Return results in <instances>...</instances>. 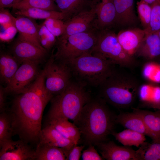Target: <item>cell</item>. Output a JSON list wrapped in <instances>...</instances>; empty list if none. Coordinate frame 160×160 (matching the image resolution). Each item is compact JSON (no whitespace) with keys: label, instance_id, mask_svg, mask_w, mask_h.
I'll return each mask as SVG.
<instances>
[{"label":"cell","instance_id":"1","mask_svg":"<svg viewBox=\"0 0 160 160\" xmlns=\"http://www.w3.org/2000/svg\"><path fill=\"white\" fill-rule=\"evenodd\" d=\"M44 76V69L23 92L16 95L8 111L14 135H17L29 144L36 145L42 129L43 111L54 96L45 88Z\"/></svg>","mask_w":160,"mask_h":160},{"label":"cell","instance_id":"2","mask_svg":"<svg viewBox=\"0 0 160 160\" xmlns=\"http://www.w3.org/2000/svg\"><path fill=\"white\" fill-rule=\"evenodd\" d=\"M100 97L92 98L84 106L74 123L79 129L85 143L95 145L107 140L113 131L116 115L109 108Z\"/></svg>","mask_w":160,"mask_h":160},{"label":"cell","instance_id":"3","mask_svg":"<svg viewBox=\"0 0 160 160\" xmlns=\"http://www.w3.org/2000/svg\"><path fill=\"white\" fill-rule=\"evenodd\" d=\"M140 85L134 76L115 68L99 86L100 97L117 108H127L135 102Z\"/></svg>","mask_w":160,"mask_h":160},{"label":"cell","instance_id":"4","mask_svg":"<svg viewBox=\"0 0 160 160\" xmlns=\"http://www.w3.org/2000/svg\"><path fill=\"white\" fill-rule=\"evenodd\" d=\"M76 81L86 86L99 87L115 68L114 64L105 57L89 52L65 63Z\"/></svg>","mask_w":160,"mask_h":160},{"label":"cell","instance_id":"5","mask_svg":"<svg viewBox=\"0 0 160 160\" xmlns=\"http://www.w3.org/2000/svg\"><path fill=\"white\" fill-rule=\"evenodd\" d=\"M85 87L77 81H71L63 92L51 100L47 120L64 118L75 122L84 106L91 98Z\"/></svg>","mask_w":160,"mask_h":160},{"label":"cell","instance_id":"6","mask_svg":"<svg viewBox=\"0 0 160 160\" xmlns=\"http://www.w3.org/2000/svg\"><path fill=\"white\" fill-rule=\"evenodd\" d=\"M89 52L107 59L123 68H132L137 64L134 57L123 49L117 35L109 28L98 29L96 42Z\"/></svg>","mask_w":160,"mask_h":160},{"label":"cell","instance_id":"7","mask_svg":"<svg viewBox=\"0 0 160 160\" xmlns=\"http://www.w3.org/2000/svg\"><path fill=\"white\" fill-rule=\"evenodd\" d=\"M98 29L96 27L63 39H57V50L54 54L55 59L65 63L89 52L96 42Z\"/></svg>","mask_w":160,"mask_h":160},{"label":"cell","instance_id":"8","mask_svg":"<svg viewBox=\"0 0 160 160\" xmlns=\"http://www.w3.org/2000/svg\"><path fill=\"white\" fill-rule=\"evenodd\" d=\"M44 84L47 90L55 96L63 92L71 81L72 74L65 63L55 59L52 53L44 68Z\"/></svg>","mask_w":160,"mask_h":160},{"label":"cell","instance_id":"9","mask_svg":"<svg viewBox=\"0 0 160 160\" xmlns=\"http://www.w3.org/2000/svg\"><path fill=\"white\" fill-rule=\"evenodd\" d=\"M39 63L30 61L23 62L10 82L4 87L6 93L17 95L23 92L38 75Z\"/></svg>","mask_w":160,"mask_h":160},{"label":"cell","instance_id":"10","mask_svg":"<svg viewBox=\"0 0 160 160\" xmlns=\"http://www.w3.org/2000/svg\"><path fill=\"white\" fill-rule=\"evenodd\" d=\"M96 18L95 9L93 7L89 10L80 13L65 21L64 32L57 39H63L71 35L97 28Z\"/></svg>","mask_w":160,"mask_h":160},{"label":"cell","instance_id":"11","mask_svg":"<svg viewBox=\"0 0 160 160\" xmlns=\"http://www.w3.org/2000/svg\"><path fill=\"white\" fill-rule=\"evenodd\" d=\"M0 148V160H35V150L20 139H12Z\"/></svg>","mask_w":160,"mask_h":160},{"label":"cell","instance_id":"12","mask_svg":"<svg viewBox=\"0 0 160 160\" xmlns=\"http://www.w3.org/2000/svg\"><path fill=\"white\" fill-rule=\"evenodd\" d=\"M97 147L104 159L107 160H139L137 151L129 146L118 145L112 141L100 142Z\"/></svg>","mask_w":160,"mask_h":160},{"label":"cell","instance_id":"13","mask_svg":"<svg viewBox=\"0 0 160 160\" xmlns=\"http://www.w3.org/2000/svg\"><path fill=\"white\" fill-rule=\"evenodd\" d=\"M47 51L30 42L18 39L11 49L12 55L20 63L25 61L39 63L44 59Z\"/></svg>","mask_w":160,"mask_h":160},{"label":"cell","instance_id":"14","mask_svg":"<svg viewBox=\"0 0 160 160\" xmlns=\"http://www.w3.org/2000/svg\"><path fill=\"white\" fill-rule=\"evenodd\" d=\"M97 28L103 30L116 25V12L113 0H93Z\"/></svg>","mask_w":160,"mask_h":160},{"label":"cell","instance_id":"15","mask_svg":"<svg viewBox=\"0 0 160 160\" xmlns=\"http://www.w3.org/2000/svg\"><path fill=\"white\" fill-rule=\"evenodd\" d=\"M147 34L145 29L135 28L121 30L117 35L119 42L125 51L133 57Z\"/></svg>","mask_w":160,"mask_h":160},{"label":"cell","instance_id":"16","mask_svg":"<svg viewBox=\"0 0 160 160\" xmlns=\"http://www.w3.org/2000/svg\"><path fill=\"white\" fill-rule=\"evenodd\" d=\"M15 25L19 34L18 39L45 49L41 46L39 41L38 32L40 25H37L32 19L18 16L16 17Z\"/></svg>","mask_w":160,"mask_h":160},{"label":"cell","instance_id":"17","mask_svg":"<svg viewBox=\"0 0 160 160\" xmlns=\"http://www.w3.org/2000/svg\"><path fill=\"white\" fill-rule=\"evenodd\" d=\"M38 143H46L62 148L64 151L66 157L69 152L76 145L72 141L64 137L53 126L48 124L42 129Z\"/></svg>","mask_w":160,"mask_h":160},{"label":"cell","instance_id":"18","mask_svg":"<svg viewBox=\"0 0 160 160\" xmlns=\"http://www.w3.org/2000/svg\"><path fill=\"white\" fill-rule=\"evenodd\" d=\"M116 12V25H135L137 19L134 10V0H113Z\"/></svg>","mask_w":160,"mask_h":160},{"label":"cell","instance_id":"19","mask_svg":"<svg viewBox=\"0 0 160 160\" xmlns=\"http://www.w3.org/2000/svg\"><path fill=\"white\" fill-rule=\"evenodd\" d=\"M149 61L160 56V38L158 32L147 33L135 54Z\"/></svg>","mask_w":160,"mask_h":160},{"label":"cell","instance_id":"20","mask_svg":"<svg viewBox=\"0 0 160 160\" xmlns=\"http://www.w3.org/2000/svg\"><path fill=\"white\" fill-rule=\"evenodd\" d=\"M47 124L53 126L64 137L77 145L81 134L78 128L74 123L64 118H57L47 120Z\"/></svg>","mask_w":160,"mask_h":160},{"label":"cell","instance_id":"21","mask_svg":"<svg viewBox=\"0 0 160 160\" xmlns=\"http://www.w3.org/2000/svg\"><path fill=\"white\" fill-rule=\"evenodd\" d=\"M116 122L127 129L140 132L151 137L143 119L133 111L132 112H121L116 115Z\"/></svg>","mask_w":160,"mask_h":160},{"label":"cell","instance_id":"22","mask_svg":"<svg viewBox=\"0 0 160 160\" xmlns=\"http://www.w3.org/2000/svg\"><path fill=\"white\" fill-rule=\"evenodd\" d=\"M54 1L59 11L67 15L68 19L81 12L91 9L93 4V0Z\"/></svg>","mask_w":160,"mask_h":160},{"label":"cell","instance_id":"23","mask_svg":"<svg viewBox=\"0 0 160 160\" xmlns=\"http://www.w3.org/2000/svg\"><path fill=\"white\" fill-rule=\"evenodd\" d=\"M142 119L152 140L160 138V110L152 111L139 109L133 111Z\"/></svg>","mask_w":160,"mask_h":160},{"label":"cell","instance_id":"24","mask_svg":"<svg viewBox=\"0 0 160 160\" xmlns=\"http://www.w3.org/2000/svg\"><path fill=\"white\" fill-rule=\"evenodd\" d=\"M35 160H65L66 157L61 148L46 143H38L35 150Z\"/></svg>","mask_w":160,"mask_h":160},{"label":"cell","instance_id":"25","mask_svg":"<svg viewBox=\"0 0 160 160\" xmlns=\"http://www.w3.org/2000/svg\"><path fill=\"white\" fill-rule=\"evenodd\" d=\"M19 63L12 55L2 53L0 56V76L1 81L7 85L19 68Z\"/></svg>","mask_w":160,"mask_h":160},{"label":"cell","instance_id":"26","mask_svg":"<svg viewBox=\"0 0 160 160\" xmlns=\"http://www.w3.org/2000/svg\"><path fill=\"white\" fill-rule=\"evenodd\" d=\"M15 14L17 16H25L31 19L46 20L49 18H54L65 21L69 19L67 15L60 11L38 8L17 10Z\"/></svg>","mask_w":160,"mask_h":160},{"label":"cell","instance_id":"27","mask_svg":"<svg viewBox=\"0 0 160 160\" xmlns=\"http://www.w3.org/2000/svg\"><path fill=\"white\" fill-rule=\"evenodd\" d=\"M111 135L115 137L116 140L125 146H134L138 147L143 144L146 140L145 135L128 129L119 132L113 131Z\"/></svg>","mask_w":160,"mask_h":160},{"label":"cell","instance_id":"28","mask_svg":"<svg viewBox=\"0 0 160 160\" xmlns=\"http://www.w3.org/2000/svg\"><path fill=\"white\" fill-rule=\"evenodd\" d=\"M12 8L17 10L34 8L60 11L54 0H22Z\"/></svg>","mask_w":160,"mask_h":160},{"label":"cell","instance_id":"29","mask_svg":"<svg viewBox=\"0 0 160 160\" xmlns=\"http://www.w3.org/2000/svg\"><path fill=\"white\" fill-rule=\"evenodd\" d=\"M14 135L12 123L7 110L0 113V147L6 142L12 139Z\"/></svg>","mask_w":160,"mask_h":160},{"label":"cell","instance_id":"30","mask_svg":"<svg viewBox=\"0 0 160 160\" xmlns=\"http://www.w3.org/2000/svg\"><path fill=\"white\" fill-rule=\"evenodd\" d=\"M38 34L41 46L47 50H50L56 45L57 41L56 37L48 29L43 23L40 25Z\"/></svg>","mask_w":160,"mask_h":160},{"label":"cell","instance_id":"31","mask_svg":"<svg viewBox=\"0 0 160 160\" xmlns=\"http://www.w3.org/2000/svg\"><path fill=\"white\" fill-rule=\"evenodd\" d=\"M137 10L139 20L144 29L148 28L150 23L151 6L144 1L141 0L137 3Z\"/></svg>","mask_w":160,"mask_h":160},{"label":"cell","instance_id":"32","mask_svg":"<svg viewBox=\"0 0 160 160\" xmlns=\"http://www.w3.org/2000/svg\"><path fill=\"white\" fill-rule=\"evenodd\" d=\"M143 160H160V138L152 140L151 143L143 144Z\"/></svg>","mask_w":160,"mask_h":160},{"label":"cell","instance_id":"33","mask_svg":"<svg viewBox=\"0 0 160 160\" xmlns=\"http://www.w3.org/2000/svg\"><path fill=\"white\" fill-rule=\"evenodd\" d=\"M151 12L149 26L145 30L147 33L158 32L160 30V0L151 5Z\"/></svg>","mask_w":160,"mask_h":160},{"label":"cell","instance_id":"34","mask_svg":"<svg viewBox=\"0 0 160 160\" xmlns=\"http://www.w3.org/2000/svg\"><path fill=\"white\" fill-rule=\"evenodd\" d=\"M48 29L55 37H58L64 33L65 25L63 20L54 18H49L43 23Z\"/></svg>","mask_w":160,"mask_h":160},{"label":"cell","instance_id":"35","mask_svg":"<svg viewBox=\"0 0 160 160\" xmlns=\"http://www.w3.org/2000/svg\"><path fill=\"white\" fill-rule=\"evenodd\" d=\"M15 18L8 10L4 8H0V24L3 30L15 25Z\"/></svg>","mask_w":160,"mask_h":160},{"label":"cell","instance_id":"36","mask_svg":"<svg viewBox=\"0 0 160 160\" xmlns=\"http://www.w3.org/2000/svg\"><path fill=\"white\" fill-rule=\"evenodd\" d=\"M83 160H102L104 159L98 153L94 145H89L88 147L83 151L82 155Z\"/></svg>","mask_w":160,"mask_h":160},{"label":"cell","instance_id":"37","mask_svg":"<svg viewBox=\"0 0 160 160\" xmlns=\"http://www.w3.org/2000/svg\"><path fill=\"white\" fill-rule=\"evenodd\" d=\"M17 32L15 25H13L3 30L0 33V40L4 42L10 41L14 38Z\"/></svg>","mask_w":160,"mask_h":160},{"label":"cell","instance_id":"38","mask_svg":"<svg viewBox=\"0 0 160 160\" xmlns=\"http://www.w3.org/2000/svg\"><path fill=\"white\" fill-rule=\"evenodd\" d=\"M84 147V145L74 146L68 153L66 156V160H79L81 151Z\"/></svg>","mask_w":160,"mask_h":160},{"label":"cell","instance_id":"39","mask_svg":"<svg viewBox=\"0 0 160 160\" xmlns=\"http://www.w3.org/2000/svg\"><path fill=\"white\" fill-rule=\"evenodd\" d=\"M6 92L4 87H0V113L6 111Z\"/></svg>","mask_w":160,"mask_h":160},{"label":"cell","instance_id":"40","mask_svg":"<svg viewBox=\"0 0 160 160\" xmlns=\"http://www.w3.org/2000/svg\"><path fill=\"white\" fill-rule=\"evenodd\" d=\"M22 0H0V8L12 7L15 4Z\"/></svg>","mask_w":160,"mask_h":160},{"label":"cell","instance_id":"41","mask_svg":"<svg viewBox=\"0 0 160 160\" xmlns=\"http://www.w3.org/2000/svg\"><path fill=\"white\" fill-rule=\"evenodd\" d=\"M141 106L142 107H148L160 110V100L155 102L141 103Z\"/></svg>","mask_w":160,"mask_h":160},{"label":"cell","instance_id":"42","mask_svg":"<svg viewBox=\"0 0 160 160\" xmlns=\"http://www.w3.org/2000/svg\"><path fill=\"white\" fill-rule=\"evenodd\" d=\"M148 3L151 5L156 1L157 0H142Z\"/></svg>","mask_w":160,"mask_h":160},{"label":"cell","instance_id":"43","mask_svg":"<svg viewBox=\"0 0 160 160\" xmlns=\"http://www.w3.org/2000/svg\"><path fill=\"white\" fill-rule=\"evenodd\" d=\"M158 63V64L159 65V67H160V58L159 60Z\"/></svg>","mask_w":160,"mask_h":160},{"label":"cell","instance_id":"44","mask_svg":"<svg viewBox=\"0 0 160 160\" xmlns=\"http://www.w3.org/2000/svg\"><path fill=\"white\" fill-rule=\"evenodd\" d=\"M160 38V30L157 32Z\"/></svg>","mask_w":160,"mask_h":160},{"label":"cell","instance_id":"45","mask_svg":"<svg viewBox=\"0 0 160 160\" xmlns=\"http://www.w3.org/2000/svg\"></svg>","mask_w":160,"mask_h":160}]
</instances>
